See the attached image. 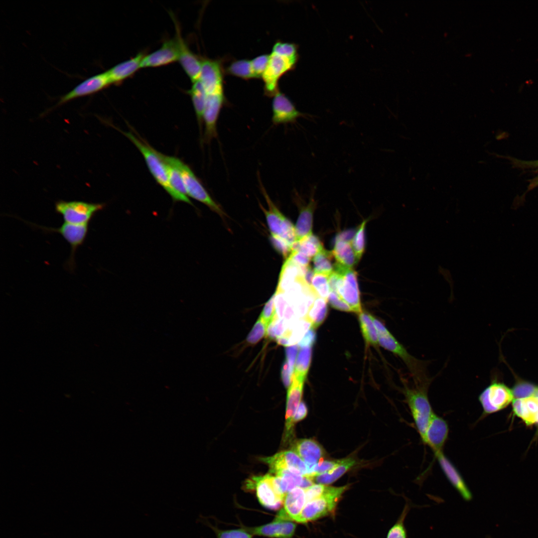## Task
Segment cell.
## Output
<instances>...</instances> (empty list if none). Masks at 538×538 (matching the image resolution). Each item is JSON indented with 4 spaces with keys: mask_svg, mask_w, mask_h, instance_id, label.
<instances>
[{
    "mask_svg": "<svg viewBox=\"0 0 538 538\" xmlns=\"http://www.w3.org/2000/svg\"><path fill=\"white\" fill-rule=\"evenodd\" d=\"M403 383V393L415 426L423 441L428 423L434 413L428 397L429 386L413 385L410 387L405 382Z\"/></svg>",
    "mask_w": 538,
    "mask_h": 538,
    "instance_id": "obj_1",
    "label": "cell"
},
{
    "mask_svg": "<svg viewBox=\"0 0 538 538\" xmlns=\"http://www.w3.org/2000/svg\"><path fill=\"white\" fill-rule=\"evenodd\" d=\"M330 290L337 293L351 308L353 312H362L357 273L336 263L334 270L329 275Z\"/></svg>",
    "mask_w": 538,
    "mask_h": 538,
    "instance_id": "obj_2",
    "label": "cell"
},
{
    "mask_svg": "<svg viewBox=\"0 0 538 538\" xmlns=\"http://www.w3.org/2000/svg\"><path fill=\"white\" fill-rule=\"evenodd\" d=\"M122 133L140 152L150 172L156 182L164 188L174 201L183 202L182 199L170 185L167 165L162 157L161 153L156 151L147 143L135 136L133 133L123 132Z\"/></svg>",
    "mask_w": 538,
    "mask_h": 538,
    "instance_id": "obj_3",
    "label": "cell"
},
{
    "mask_svg": "<svg viewBox=\"0 0 538 538\" xmlns=\"http://www.w3.org/2000/svg\"><path fill=\"white\" fill-rule=\"evenodd\" d=\"M349 486H327L320 497L307 502L296 522L306 523L333 514L343 494Z\"/></svg>",
    "mask_w": 538,
    "mask_h": 538,
    "instance_id": "obj_4",
    "label": "cell"
},
{
    "mask_svg": "<svg viewBox=\"0 0 538 538\" xmlns=\"http://www.w3.org/2000/svg\"><path fill=\"white\" fill-rule=\"evenodd\" d=\"M164 155L165 158L173 163L180 172L188 196L203 203L221 216H225V213L220 206L212 198L188 165L175 157Z\"/></svg>",
    "mask_w": 538,
    "mask_h": 538,
    "instance_id": "obj_5",
    "label": "cell"
},
{
    "mask_svg": "<svg viewBox=\"0 0 538 538\" xmlns=\"http://www.w3.org/2000/svg\"><path fill=\"white\" fill-rule=\"evenodd\" d=\"M105 206L103 203L82 201L58 200L55 203V211L62 216L64 222L75 225L89 224L95 214Z\"/></svg>",
    "mask_w": 538,
    "mask_h": 538,
    "instance_id": "obj_6",
    "label": "cell"
},
{
    "mask_svg": "<svg viewBox=\"0 0 538 538\" xmlns=\"http://www.w3.org/2000/svg\"><path fill=\"white\" fill-rule=\"evenodd\" d=\"M298 57H290L271 52L267 67L262 78L264 83V93L273 97L279 91L278 82L287 72L293 69Z\"/></svg>",
    "mask_w": 538,
    "mask_h": 538,
    "instance_id": "obj_7",
    "label": "cell"
},
{
    "mask_svg": "<svg viewBox=\"0 0 538 538\" xmlns=\"http://www.w3.org/2000/svg\"><path fill=\"white\" fill-rule=\"evenodd\" d=\"M33 227L40 229L47 233H58L70 244L71 248L70 256L66 263L67 269L74 270L76 266L75 256L77 249L82 245L86 238L89 230V224L75 225L64 222L57 228L46 227L29 223Z\"/></svg>",
    "mask_w": 538,
    "mask_h": 538,
    "instance_id": "obj_8",
    "label": "cell"
},
{
    "mask_svg": "<svg viewBox=\"0 0 538 538\" xmlns=\"http://www.w3.org/2000/svg\"><path fill=\"white\" fill-rule=\"evenodd\" d=\"M245 487L255 490L260 503L266 508L275 510L283 505L284 498L275 490L271 474L254 476L247 481Z\"/></svg>",
    "mask_w": 538,
    "mask_h": 538,
    "instance_id": "obj_9",
    "label": "cell"
},
{
    "mask_svg": "<svg viewBox=\"0 0 538 538\" xmlns=\"http://www.w3.org/2000/svg\"><path fill=\"white\" fill-rule=\"evenodd\" d=\"M513 397V392L504 384L493 381L478 397L483 410L482 416L506 407L512 401Z\"/></svg>",
    "mask_w": 538,
    "mask_h": 538,
    "instance_id": "obj_10",
    "label": "cell"
},
{
    "mask_svg": "<svg viewBox=\"0 0 538 538\" xmlns=\"http://www.w3.org/2000/svg\"><path fill=\"white\" fill-rule=\"evenodd\" d=\"M269 467L270 473L276 474L282 470L298 475L307 476L308 468L303 460L293 450L284 451L275 455L262 458Z\"/></svg>",
    "mask_w": 538,
    "mask_h": 538,
    "instance_id": "obj_11",
    "label": "cell"
},
{
    "mask_svg": "<svg viewBox=\"0 0 538 538\" xmlns=\"http://www.w3.org/2000/svg\"><path fill=\"white\" fill-rule=\"evenodd\" d=\"M225 102L224 91L207 94L203 118L205 126L203 140L206 143L217 136V121Z\"/></svg>",
    "mask_w": 538,
    "mask_h": 538,
    "instance_id": "obj_12",
    "label": "cell"
},
{
    "mask_svg": "<svg viewBox=\"0 0 538 538\" xmlns=\"http://www.w3.org/2000/svg\"><path fill=\"white\" fill-rule=\"evenodd\" d=\"M173 20L176 30L175 38L176 40L179 61L183 70L192 83L200 78L202 66V59L196 55L189 48L182 37L179 25L173 15L170 14Z\"/></svg>",
    "mask_w": 538,
    "mask_h": 538,
    "instance_id": "obj_13",
    "label": "cell"
},
{
    "mask_svg": "<svg viewBox=\"0 0 538 538\" xmlns=\"http://www.w3.org/2000/svg\"><path fill=\"white\" fill-rule=\"evenodd\" d=\"M199 80L207 94L224 91V69L221 60L202 58Z\"/></svg>",
    "mask_w": 538,
    "mask_h": 538,
    "instance_id": "obj_14",
    "label": "cell"
},
{
    "mask_svg": "<svg viewBox=\"0 0 538 538\" xmlns=\"http://www.w3.org/2000/svg\"><path fill=\"white\" fill-rule=\"evenodd\" d=\"M271 122L274 125L294 123L305 115L298 111L291 101L279 91L273 97Z\"/></svg>",
    "mask_w": 538,
    "mask_h": 538,
    "instance_id": "obj_15",
    "label": "cell"
},
{
    "mask_svg": "<svg viewBox=\"0 0 538 538\" xmlns=\"http://www.w3.org/2000/svg\"><path fill=\"white\" fill-rule=\"evenodd\" d=\"M448 433L446 421L434 413L428 423L422 442L430 448L435 455L443 451Z\"/></svg>",
    "mask_w": 538,
    "mask_h": 538,
    "instance_id": "obj_16",
    "label": "cell"
},
{
    "mask_svg": "<svg viewBox=\"0 0 538 538\" xmlns=\"http://www.w3.org/2000/svg\"><path fill=\"white\" fill-rule=\"evenodd\" d=\"M111 84L107 72L90 77L61 97L56 106L72 100L96 93Z\"/></svg>",
    "mask_w": 538,
    "mask_h": 538,
    "instance_id": "obj_17",
    "label": "cell"
},
{
    "mask_svg": "<svg viewBox=\"0 0 538 538\" xmlns=\"http://www.w3.org/2000/svg\"><path fill=\"white\" fill-rule=\"evenodd\" d=\"M179 51L175 38L165 40L159 48L145 55L141 68L161 66L178 60Z\"/></svg>",
    "mask_w": 538,
    "mask_h": 538,
    "instance_id": "obj_18",
    "label": "cell"
},
{
    "mask_svg": "<svg viewBox=\"0 0 538 538\" xmlns=\"http://www.w3.org/2000/svg\"><path fill=\"white\" fill-rule=\"evenodd\" d=\"M296 527L293 521L277 515L269 523L246 529L253 535L271 538H292Z\"/></svg>",
    "mask_w": 538,
    "mask_h": 538,
    "instance_id": "obj_19",
    "label": "cell"
},
{
    "mask_svg": "<svg viewBox=\"0 0 538 538\" xmlns=\"http://www.w3.org/2000/svg\"><path fill=\"white\" fill-rule=\"evenodd\" d=\"M444 474L462 499L467 502L472 499V494L459 471L443 451L434 455Z\"/></svg>",
    "mask_w": 538,
    "mask_h": 538,
    "instance_id": "obj_20",
    "label": "cell"
},
{
    "mask_svg": "<svg viewBox=\"0 0 538 538\" xmlns=\"http://www.w3.org/2000/svg\"><path fill=\"white\" fill-rule=\"evenodd\" d=\"M304 380V379L293 376L292 382L287 390L285 425L286 439L292 435L293 427L292 421L300 403Z\"/></svg>",
    "mask_w": 538,
    "mask_h": 538,
    "instance_id": "obj_21",
    "label": "cell"
},
{
    "mask_svg": "<svg viewBox=\"0 0 538 538\" xmlns=\"http://www.w3.org/2000/svg\"><path fill=\"white\" fill-rule=\"evenodd\" d=\"M316 187L311 189L309 201L300 208L299 214L295 227L296 242H299L312 233L313 215L317 202L314 199Z\"/></svg>",
    "mask_w": 538,
    "mask_h": 538,
    "instance_id": "obj_22",
    "label": "cell"
},
{
    "mask_svg": "<svg viewBox=\"0 0 538 538\" xmlns=\"http://www.w3.org/2000/svg\"><path fill=\"white\" fill-rule=\"evenodd\" d=\"M292 449L303 460L307 467L322 460L325 455L322 447L312 439L296 440L292 444Z\"/></svg>",
    "mask_w": 538,
    "mask_h": 538,
    "instance_id": "obj_23",
    "label": "cell"
},
{
    "mask_svg": "<svg viewBox=\"0 0 538 538\" xmlns=\"http://www.w3.org/2000/svg\"><path fill=\"white\" fill-rule=\"evenodd\" d=\"M145 55V52H140L135 56L117 64L106 71L111 84H119L133 75L141 68L142 60Z\"/></svg>",
    "mask_w": 538,
    "mask_h": 538,
    "instance_id": "obj_24",
    "label": "cell"
},
{
    "mask_svg": "<svg viewBox=\"0 0 538 538\" xmlns=\"http://www.w3.org/2000/svg\"><path fill=\"white\" fill-rule=\"evenodd\" d=\"M259 179L261 190L268 205L269 209L268 210L265 209L260 203L259 205L265 215L270 235L280 237L283 222L286 217L270 199L260 179Z\"/></svg>",
    "mask_w": 538,
    "mask_h": 538,
    "instance_id": "obj_25",
    "label": "cell"
},
{
    "mask_svg": "<svg viewBox=\"0 0 538 538\" xmlns=\"http://www.w3.org/2000/svg\"><path fill=\"white\" fill-rule=\"evenodd\" d=\"M306 503L304 489L297 487L285 495L282 510L289 519L296 522Z\"/></svg>",
    "mask_w": 538,
    "mask_h": 538,
    "instance_id": "obj_26",
    "label": "cell"
},
{
    "mask_svg": "<svg viewBox=\"0 0 538 538\" xmlns=\"http://www.w3.org/2000/svg\"><path fill=\"white\" fill-rule=\"evenodd\" d=\"M332 253L336 262L344 267L352 269L358 262L351 242L336 238Z\"/></svg>",
    "mask_w": 538,
    "mask_h": 538,
    "instance_id": "obj_27",
    "label": "cell"
},
{
    "mask_svg": "<svg viewBox=\"0 0 538 538\" xmlns=\"http://www.w3.org/2000/svg\"><path fill=\"white\" fill-rule=\"evenodd\" d=\"M163 160L166 163L168 179L172 189L182 199L184 202L193 205L190 200L182 175L178 169L171 162L167 160L164 154L161 153Z\"/></svg>",
    "mask_w": 538,
    "mask_h": 538,
    "instance_id": "obj_28",
    "label": "cell"
},
{
    "mask_svg": "<svg viewBox=\"0 0 538 538\" xmlns=\"http://www.w3.org/2000/svg\"><path fill=\"white\" fill-rule=\"evenodd\" d=\"M356 463L352 458L343 459L342 462L332 469L322 474L316 475L312 478L313 482L317 484L323 485L333 483Z\"/></svg>",
    "mask_w": 538,
    "mask_h": 538,
    "instance_id": "obj_29",
    "label": "cell"
},
{
    "mask_svg": "<svg viewBox=\"0 0 538 538\" xmlns=\"http://www.w3.org/2000/svg\"><path fill=\"white\" fill-rule=\"evenodd\" d=\"M187 93L191 97L199 128L201 129L203 123V118L207 94L199 80L193 83L191 88Z\"/></svg>",
    "mask_w": 538,
    "mask_h": 538,
    "instance_id": "obj_30",
    "label": "cell"
},
{
    "mask_svg": "<svg viewBox=\"0 0 538 538\" xmlns=\"http://www.w3.org/2000/svg\"><path fill=\"white\" fill-rule=\"evenodd\" d=\"M327 302L326 299L317 296L309 308L305 317L311 323V328H317L325 319L328 312Z\"/></svg>",
    "mask_w": 538,
    "mask_h": 538,
    "instance_id": "obj_31",
    "label": "cell"
},
{
    "mask_svg": "<svg viewBox=\"0 0 538 538\" xmlns=\"http://www.w3.org/2000/svg\"><path fill=\"white\" fill-rule=\"evenodd\" d=\"M323 249L318 237L311 234L302 240L295 242L292 247V252H301L311 259Z\"/></svg>",
    "mask_w": 538,
    "mask_h": 538,
    "instance_id": "obj_32",
    "label": "cell"
},
{
    "mask_svg": "<svg viewBox=\"0 0 538 538\" xmlns=\"http://www.w3.org/2000/svg\"><path fill=\"white\" fill-rule=\"evenodd\" d=\"M225 72L230 75L244 80L257 78L253 70L251 61L248 59L235 60L225 69Z\"/></svg>",
    "mask_w": 538,
    "mask_h": 538,
    "instance_id": "obj_33",
    "label": "cell"
},
{
    "mask_svg": "<svg viewBox=\"0 0 538 538\" xmlns=\"http://www.w3.org/2000/svg\"><path fill=\"white\" fill-rule=\"evenodd\" d=\"M333 257L332 252L324 249L317 254L313 259L314 272L329 275L334 270L335 263L332 262Z\"/></svg>",
    "mask_w": 538,
    "mask_h": 538,
    "instance_id": "obj_34",
    "label": "cell"
},
{
    "mask_svg": "<svg viewBox=\"0 0 538 538\" xmlns=\"http://www.w3.org/2000/svg\"><path fill=\"white\" fill-rule=\"evenodd\" d=\"M359 320L363 337L367 344L376 345L378 343V334L370 314L361 312Z\"/></svg>",
    "mask_w": 538,
    "mask_h": 538,
    "instance_id": "obj_35",
    "label": "cell"
},
{
    "mask_svg": "<svg viewBox=\"0 0 538 538\" xmlns=\"http://www.w3.org/2000/svg\"><path fill=\"white\" fill-rule=\"evenodd\" d=\"M311 347L301 348L296 358L293 375L305 379L311 360Z\"/></svg>",
    "mask_w": 538,
    "mask_h": 538,
    "instance_id": "obj_36",
    "label": "cell"
},
{
    "mask_svg": "<svg viewBox=\"0 0 538 538\" xmlns=\"http://www.w3.org/2000/svg\"><path fill=\"white\" fill-rule=\"evenodd\" d=\"M410 503L406 502L398 519L389 530L387 538H407V534L404 526V521L411 508Z\"/></svg>",
    "mask_w": 538,
    "mask_h": 538,
    "instance_id": "obj_37",
    "label": "cell"
},
{
    "mask_svg": "<svg viewBox=\"0 0 538 538\" xmlns=\"http://www.w3.org/2000/svg\"><path fill=\"white\" fill-rule=\"evenodd\" d=\"M311 286L318 296L327 300L331 291L328 275L314 273Z\"/></svg>",
    "mask_w": 538,
    "mask_h": 538,
    "instance_id": "obj_38",
    "label": "cell"
},
{
    "mask_svg": "<svg viewBox=\"0 0 538 538\" xmlns=\"http://www.w3.org/2000/svg\"><path fill=\"white\" fill-rule=\"evenodd\" d=\"M367 220L363 221L356 230L351 245L358 262L361 259L365 248V226Z\"/></svg>",
    "mask_w": 538,
    "mask_h": 538,
    "instance_id": "obj_39",
    "label": "cell"
},
{
    "mask_svg": "<svg viewBox=\"0 0 538 538\" xmlns=\"http://www.w3.org/2000/svg\"><path fill=\"white\" fill-rule=\"evenodd\" d=\"M268 326L259 318L247 337V341L250 344H255L260 341L267 334Z\"/></svg>",
    "mask_w": 538,
    "mask_h": 538,
    "instance_id": "obj_40",
    "label": "cell"
},
{
    "mask_svg": "<svg viewBox=\"0 0 538 538\" xmlns=\"http://www.w3.org/2000/svg\"><path fill=\"white\" fill-rule=\"evenodd\" d=\"M538 389V387L531 383L521 381L515 385L513 393L517 399H525L535 396Z\"/></svg>",
    "mask_w": 538,
    "mask_h": 538,
    "instance_id": "obj_41",
    "label": "cell"
},
{
    "mask_svg": "<svg viewBox=\"0 0 538 538\" xmlns=\"http://www.w3.org/2000/svg\"><path fill=\"white\" fill-rule=\"evenodd\" d=\"M514 413L522 418L527 425H532L536 422L530 413L523 399H517L513 401Z\"/></svg>",
    "mask_w": 538,
    "mask_h": 538,
    "instance_id": "obj_42",
    "label": "cell"
},
{
    "mask_svg": "<svg viewBox=\"0 0 538 538\" xmlns=\"http://www.w3.org/2000/svg\"><path fill=\"white\" fill-rule=\"evenodd\" d=\"M297 46L291 43L276 41L272 48V52L290 57H298Z\"/></svg>",
    "mask_w": 538,
    "mask_h": 538,
    "instance_id": "obj_43",
    "label": "cell"
},
{
    "mask_svg": "<svg viewBox=\"0 0 538 538\" xmlns=\"http://www.w3.org/2000/svg\"><path fill=\"white\" fill-rule=\"evenodd\" d=\"M269 240L274 250L285 260L292 252V247L280 237L270 235Z\"/></svg>",
    "mask_w": 538,
    "mask_h": 538,
    "instance_id": "obj_44",
    "label": "cell"
},
{
    "mask_svg": "<svg viewBox=\"0 0 538 538\" xmlns=\"http://www.w3.org/2000/svg\"><path fill=\"white\" fill-rule=\"evenodd\" d=\"M269 59V54H262L251 60L254 73L257 78H262Z\"/></svg>",
    "mask_w": 538,
    "mask_h": 538,
    "instance_id": "obj_45",
    "label": "cell"
},
{
    "mask_svg": "<svg viewBox=\"0 0 538 538\" xmlns=\"http://www.w3.org/2000/svg\"><path fill=\"white\" fill-rule=\"evenodd\" d=\"M217 538H252L253 534L246 529L216 531Z\"/></svg>",
    "mask_w": 538,
    "mask_h": 538,
    "instance_id": "obj_46",
    "label": "cell"
},
{
    "mask_svg": "<svg viewBox=\"0 0 538 538\" xmlns=\"http://www.w3.org/2000/svg\"><path fill=\"white\" fill-rule=\"evenodd\" d=\"M274 296V294H273L266 302L259 317L266 324L268 327L273 320L275 315Z\"/></svg>",
    "mask_w": 538,
    "mask_h": 538,
    "instance_id": "obj_47",
    "label": "cell"
},
{
    "mask_svg": "<svg viewBox=\"0 0 538 538\" xmlns=\"http://www.w3.org/2000/svg\"><path fill=\"white\" fill-rule=\"evenodd\" d=\"M327 301L334 308L346 312H353L350 306L335 292L330 291Z\"/></svg>",
    "mask_w": 538,
    "mask_h": 538,
    "instance_id": "obj_48",
    "label": "cell"
},
{
    "mask_svg": "<svg viewBox=\"0 0 538 538\" xmlns=\"http://www.w3.org/2000/svg\"><path fill=\"white\" fill-rule=\"evenodd\" d=\"M327 486L323 484H314L305 489L306 502L321 496L326 491Z\"/></svg>",
    "mask_w": 538,
    "mask_h": 538,
    "instance_id": "obj_49",
    "label": "cell"
},
{
    "mask_svg": "<svg viewBox=\"0 0 538 538\" xmlns=\"http://www.w3.org/2000/svg\"><path fill=\"white\" fill-rule=\"evenodd\" d=\"M294 371L290 368L288 363L285 360L283 363L281 377L284 387L288 388L292 382V376Z\"/></svg>",
    "mask_w": 538,
    "mask_h": 538,
    "instance_id": "obj_50",
    "label": "cell"
},
{
    "mask_svg": "<svg viewBox=\"0 0 538 538\" xmlns=\"http://www.w3.org/2000/svg\"><path fill=\"white\" fill-rule=\"evenodd\" d=\"M523 399L530 413L536 422L538 414V398L532 396Z\"/></svg>",
    "mask_w": 538,
    "mask_h": 538,
    "instance_id": "obj_51",
    "label": "cell"
},
{
    "mask_svg": "<svg viewBox=\"0 0 538 538\" xmlns=\"http://www.w3.org/2000/svg\"><path fill=\"white\" fill-rule=\"evenodd\" d=\"M316 339V334L314 329L310 328L298 342L300 348L311 347L314 344Z\"/></svg>",
    "mask_w": 538,
    "mask_h": 538,
    "instance_id": "obj_52",
    "label": "cell"
},
{
    "mask_svg": "<svg viewBox=\"0 0 538 538\" xmlns=\"http://www.w3.org/2000/svg\"><path fill=\"white\" fill-rule=\"evenodd\" d=\"M298 347L294 345L287 346L285 348V361L288 363L290 368L294 371Z\"/></svg>",
    "mask_w": 538,
    "mask_h": 538,
    "instance_id": "obj_53",
    "label": "cell"
},
{
    "mask_svg": "<svg viewBox=\"0 0 538 538\" xmlns=\"http://www.w3.org/2000/svg\"><path fill=\"white\" fill-rule=\"evenodd\" d=\"M293 262L300 267H307L311 259L299 252H292L288 257Z\"/></svg>",
    "mask_w": 538,
    "mask_h": 538,
    "instance_id": "obj_54",
    "label": "cell"
},
{
    "mask_svg": "<svg viewBox=\"0 0 538 538\" xmlns=\"http://www.w3.org/2000/svg\"><path fill=\"white\" fill-rule=\"evenodd\" d=\"M511 163L515 167L523 169L538 168V160H524L510 158Z\"/></svg>",
    "mask_w": 538,
    "mask_h": 538,
    "instance_id": "obj_55",
    "label": "cell"
},
{
    "mask_svg": "<svg viewBox=\"0 0 538 538\" xmlns=\"http://www.w3.org/2000/svg\"><path fill=\"white\" fill-rule=\"evenodd\" d=\"M307 414V408L303 402H301L293 417L292 423L294 424L304 419Z\"/></svg>",
    "mask_w": 538,
    "mask_h": 538,
    "instance_id": "obj_56",
    "label": "cell"
},
{
    "mask_svg": "<svg viewBox=\"0 0 538 538\" xmlns=\"http://www.w3.org/2000/svg\"><path fill=\"white\" fill-rule=\"evenodd\" d=\"M356 230H350L346 231H344L339 234L336 237L340 240L351 242L355 235Z\"/></svg>",
    "mask_w": 538,
    "mask_h": 538,
    "instance_id": "obj_57",
    "label": "cell"
},
{
    "mask_svg": "<svg viewBox=\"0 0 538 538\" xmlns=\"http://www.w3.org/2000/svg\"><path fill=\"white\" fill-rule=\"evenodd\" d=\"M370 315L377 329L378 335H383L389 332V331L380 321L376 319L373 316H371L370 314Z\"/></svg>",
    "mask_w": 538,
    "mask_h": 538,
    "instance_id": "obj_58",
    "label": "cell"
},
{
    "mask_svg": "<svg viewBox=\"0 0 538 538\" xmlns=\"http://www.w3.org/2000/svg\"><path fill=\"white\" fill-rule=\"evenodd\" d=\"M529 182L527 192L538 187V175L529 180Z\"/></svg>",
    "mask_w": 538,
    "mask_h": 538,
    "instance_id": "obj_59",
    "label": "cell"
},
{
    "mask_svg": "<svg viewBox=\"0 0 538 538\" xmlns=\"http://www.w3.org/2000/svg\"><path fill=\"white\" fill-rule=\"evenodd\" d=\"M537 422V423L538 424V414L537 419V422Z\"/></svg>",
    "mask_w": 538,
    "mask_h": 538,
    "instance_id": "obj_60",
    "label": "cell"
}]
</instances>
